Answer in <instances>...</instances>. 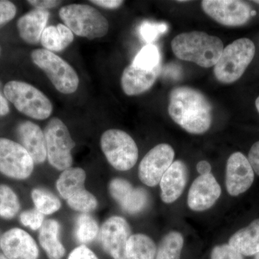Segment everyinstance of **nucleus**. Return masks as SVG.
Segmentation results:
<instances>
[{"mask_svg": "<svg viewBox=\"0 0 259 259\" xmlns=\"http://www.w3.org/2000/svg\"><path fill=\"white\" fill-rule=\"evenodd\" d=\"M31 59L32 62L47 74L59 93L70 95L77 90L79 83L77 73L60 56L40 49L32 51Z\"/></svg>", "mask_w": 259, "mask_h": 259, "instance_id": "nucleus-6", "label": "nucleus"}, {"mask_svg": "<svg viewBox=\"0 0 259 259\" xmlns=\"http://www.w3.org/2000/svg\"><path fill=\"white\" fill-rule=\"evenodd\" d=\"M183 245L182 235L177 231L170 232L161 240L156 259H180Z\"/></svg>", "mask_w": 259, "mask_h": 259, "instance_id": "nucleus-27", "label": "nucleus"}, {"mask_svg": "<svg viewBox=\"0 0 259 259\" xmlns=\"http://www.w3.org/2000/svg\"><path fill=\"white\" fill-rule=\"evenodd\" d=\"M221 187L212 174L200 175L194 181L189 191L187 204L196 212L212 207L221 195Z\"/></svg>", "mask_w": 259, "mask_h": 259, "instance_id": "nucleus-16", "label": "nucleus"}, {"mask_svg": "<svg viewBox=\"0 0 259 259\" xmlns=\"http://www.w3.org/2000/svg\"><path fill=\"white\" fill-rule=\"evenodd\" d=\"M255 259H259V252L256 255H255Z\"/></svg>", "mask_w": 259, "mask_h": 259, "instance_id": "nucleus-44", "label": "nucleus"}, {"mask_svg": "<svg viewBox=\"0 0 259 259\" xmlns=\"http://www.w3.org/2000/svg\"><path fill=\"white\" fill-rule=\"evenodd\" d=\"M16 134L20 144L28 151L34 163L40 164L47 160L45 136L37 124L31 121H23L17 127Z\"/></svg>", "mask_w": 259, "mask_h": 259, "instance_id": "nucleus-17", "label": "nucleus"}, {"mask_svg": "<svg viewBox=\"0 0 259 259\" xmlns=\"http://www.w3.org/2000/svg\"><path fill=\"white\" fill-rule=\"evenodd\" d=\"M74 33L64 24L48 26L42 32L40 42L44 49L51 52H61L74 40Z\"/></svg>", "mask_w": 259, "mask_h": 259, "instance_id": "nucleus-23", "label": "nucleus"}, {"mask_svg": "<svg viewBox=\"0 0 259 259\" xmlns=\"http://www.w3.org/2000/svg\"><path fill=\"white\" fill-rule=\"evenodd\" d=\"M59 16L73 33L89 40L104 37L108 32L107 19L88 5H66L59 10Z\"/></svg>", "mask_w": 259, "mask_h": 259, "instance_id": "nucleus-4", "label": "nucleus"}, {"mask_svg": "<svg viewBox=\"0 0 259 259\" xmlns=\"http://www.w3.org/2000/svg\"><path fill=\"white\" fill-rule=\"evenodd\" d=\"M255 107H256L257 110H258L259 113V96L257 97L256 100L255 102Z\"/></svg>", "mask_w": 259, "mask_h": 259, "instance_id": "nucleus-42", "label": "nucleus"}, {"mask_svg": "<svg viewBox=\"0 0 259 259\" xmlns=\"http://www.w3.org/2000/svg\"><path fill=\"white\" fill-rule=\"evenodd\" d=\"M49 15L48 10L33 9L19 19L17 27L24 41L29 44H37L40 41Z\"/></svg>", "mask_w": 259, "mask_h": 259, "instance_id": "nucleus-20", "label": "nucleus"}, {"mask_svg": "<svg viewBox=\"0 0 259 259\" xmlns=\"http://www.w3.org/2000/svg\"><path fill=\"white\" fill-rule=\"evenodd\" d=\"M188 180V169L183 161L173 162L160 182L161 198L165 203H173L185 190Z\"/></svg>", "mask_w": 259, "mask_h": 259, "instance_id": "nucleus-19", "label": "nucleus"}, {"mask_svg": "<svg viewBox=\"0 0 259 259\" xmlns=\"http://www.w3.org/2000/svg\"><path fill=\"white\" fill-rule=\"evenodd\" d=\"M248 159L253 171L259 176V141L255 142L250 148Z\"/></svg>", "mask_w": 259, "mask_h": 259, "instance_id": "nucleus-37", "label": "nucleus"}, {"mask_svg": "<svg viewBox=\"0 0 259 259\" xmlns=\"http://www.w3.org/2000/svg\"><path fill=\"white\" fill-rule=\"evenodd\" d=\"M172 120L189 134H203L210 128L212 107L203 93L190 87L171 90L168 106Z\"/></svg>", "mask_w": 259, "mask_h": 259, "instance_id": "nucleus-1", "label": "nucleus"}, {"mask_svg": "<svg viewBox=\"0 0 259 259\" xmlns=\"http://www.w3.org/2000/svg\"><path fill=\"white\" fill-rule=\"evenodd\" d=\"M44 133L48 161L51 166L62 171L71 167V151L75 147V143L64 122L58 117H53L48 122Z\"/></svg>", "mask_w": 259, "mask_h": 259, "instance_id": "nucleus-8", "label": "nucleus"}, {"mask_svg": "<svg viewBox=\"0 0 259 259\" xmlns=\"http://www.w3.org/2000/svg\"><path fill=\"white\" fill-rule=\"evenodd\" d=\"M28 3L35 9L47 10L59 6L62 2L57 0H29Z\"/></svg>", "mask_w": 259, "mask_h": 259, "instance_id": "nucleus-38", "label": "nucleus"}, {"mask_svg": "<svg viewBox=\"0 0 259 259\" xmlns=\"http://www.w3.org/2000/svg\"><path fill=\"white\" fill-rule=\"evenodd\" d=\"M175 150L170 145L158 144L150 150L139 167L140 180L148 187H155L161 182L174 162Z\"/></svg>", "mask_w": 259, "mask_h": 259, "instance_id": "nucleus-11", "label": "nucleus"}, {"mask_svg": "<svg viewBox=\"0 0 259 259\" xmlns=\"http://www.w3.org/2000/svg\"><path fill=\"white\" fill-rule=\"evenodd\" d=\"M171 49L181 60L210 68L217 64L224 46L220 37L204 32L192 31L177 35L172 40Z\"/></svg>", "mask_w": 259, "mask_h": 259, "instance_id": "nucleus-2", "label": "nucleus"}, {"mask_svg": "<svg viewBox=\"0 0 259 259\" xmlns=\"http://www.w3.org/2000/svg\"><path fill=\"white\" fill-rule=\"evenodd\" d=\"M31 156L18 143L0 138V173L14 180L29 178L34 169Z\"/></svg>", "mask_w": 259, "mask_h": 259, "instance_id": "nucleus-9", "label": "nucleus"}, {"mask_svg": "<svg viewBox=\"0 0 259 259\" xmlns=\"http://www.w3.org/2000/svg\"><path fill=\"white\" fill-rule=\"evenodd\" d=\"M67 259H99L96 254L87 247L81 245L76 247L70 253Z\"/></svg>", "mask_w": 259, "mask_h": 259, "instance_id": "nucleus-36", "label": "nucleus"}, {"mask_svg": "<svg viewBox=\"0 0 259 259\" xmlns=\"http://www.w3.org/2000/svg\"><path fill=\"white\" fill-rule=\"evenodd\" d=\"M131 236V227L125 218L112 216L102 226V248L113 259H127L126 247Z\"/></svg>", "mask_w": 259, "mask_h": 259, "instance_id": "nucleus-12", "label": "nucleus"}, {"mask_svg": "<svg viewBox=\"0 0 259 259\" xmlns=\"http://www.w3.org/2000/svg\"><path fill=\"white\" fill-rule=\"evenodd\" d=\"M16 13V6L12 2L0 0V28L11 21Z\"/></svg>", "mask_w": 259, "mask_h": 259, "instance_id": "nucleus-35", "label": "nucleus"}, {"mask_svg": "<svg viewBox=\"0 0 259 259\" xmlns=\"http://www.w3.org/2000/svg\"><path fill=\"white\" fill-rule=\"evenodd\" d=\"M211 259H243V257L229 244H223L213 248Z\"/></svg>", "mask_w": 259, "mask_h": 259, "instance_id": "nucleus-34", "label": "nucleus"}, {"mask_svg": "<svg viewBox=\"0 0 259 259\" xmlns=\"http://www.w3.org/2000/svg\"><path fill=\"white\" fill-rule=\"evenodd\" d=\"M1 88H2V83L0 82V89H1Z\"/></svg>", "mask_w": 259, "mask_h": 259, "instance_id": "nucleus-46", "label": "nucleus"}, {"mask_svg": "<svg viewBox=\"0 0 259 259\" xmlns=\"http://www.w3.org/2000/svg\"><path fill=\"white\" fill-rule=\"evenodd\" d=\"M31 197L35 208L44 215L54 214L61 208L60 199L48 190L41 188L33 189Z\"/></svg>", "mask_w": 259, "mask_h": 259, "instance_id": "nucleus-28", "label": "nucleus"}, {"mask_svg": "<svg viewBox=\"0 0 259 259\" xmlns=\"http://www.w3.org/2000/svg\"><path fill=\"white\" fill-rule=\"evenodd\" d=\"M20 209L18 195L9 186L0 185V217L13 219Z\"/></svg>", "mask_w": 259, "mask_h": 259, "instance_id": "nucleus-29", "label": "nucleus"}, {"mask_svg": "<svg viewBox=\"0 0 259 259\" xmlns=\"http://www.w3.org/2000/svg\"><path fill=\"white\" fill-rule=\"evenodd\" d=\"M90 3L101 7V8H106V9L115 10L120 8L121 5L123 4L124 1L121 0H91Z\"/></svg>", "mask_w": 259, "mask_h": 259, "instance_id": "nucleus-39", "label": "nucleus"}, {"mask_svg": "<svg viewBox=\"0 0 259 259\" xmlns=\"http://www.w3.org/2000/svg\"><path fill=\"white\" fill-rule=\"evenodd\" d=\"M254 171L248 158L241 152L231 155L226 166V188L230 195L244 193L253 185Z\"/></svg>", "mask_w": 259, "mask_h": 259, "instance_id": "nucleus-14", "label": "nucleus"}, {"mask_svg": "<svg viewBox=\"0 0 259 259\" xmlns=\"http://www.w3.org/2000/svg\"><path fill=\"white\" fill-rule=\"evenodd\" d=\"M4 94L19 112L35 120L49 118L53 112L51 100L40 90L23 81H11L5 84Z\"/></svg>", "mask_w": 259, "mask_h": 259, "instance_id": "nucleus-5", "label": "nucleus"}, {"mask_svg": "<svg viewBox=\"0 0 259 259\" xmlns=\"http://www.w3.org/2000/svg\"><path fill=\"white\" fill-rule=\"evenodd\" d=\"M20 223L32 231L40 230L44 223V215L35 208L23 211L20 215Z\"/></svg>", "mask_w": 259, "mask_h": 259, "instance_id": "nucleus-33", "label": "nucleus"}, {"mask_svg": "<svg viewBox=\"0 0 259 259\" xmlns=\"http://www.w3.org/2000/svg\"><path fill=\"white\" fill-rule=\"evenodd\" d=\"M228 244L241 255H256L259 252V218L237 231L230 238Z\"/></svg>", "mask_w": 259, "mask_h": 259, "instance_id": "nucleus-22", "label": "nucleus"}, {"mask_svg": "<svg viewBox=\"0 0 259 259\" xmlns=\"http://www.w3.org/2000/svg\"><path fill=\"white\" fill-rule=\"evenodd\" d=\"M66 201L70 208L81 213L93 212L98 206V202L93 194L86 189L79 191Z\"/></svg>", "mask_w": 259, "mask_h": 259, "instance_id": "nucleus-31", "label": "nucleus"}, {"mask_svg": "<svg viewBox=\"0 0 259 259\" xmlns=\"http://www.w3.org/2000/svg\"><path fill=\"white\" fill-rule=\"evenodd\" d=\"M108 190L114 200L128 214L142 212L149 203L147 191L142 187H134L124 179L115 178L110 181Z\"/></svg>", "mask_w": 259, "mask_h": 259, "instance_id": "nucleus-13", "label": "nucleus"}, {"mask_svg": "<svg viewBox=\"0 0 259 259\" xmlns=\"http://www.w3.org/2000/svg\"><path fill=\"white\" fill-rule=\"evenodd\" d=\"M100 146L107 161L118 171H128L137 163L139 148L133 138L125 131L107 130L102 134Z\"/></svg>", "mask_w": 259, "mask_h": 259, "instance_id": "nucleus-7", "label": "nucleus"}, {"mask_svg": "<svg viewBox=\"0 0 259 259\" xmlns=\"http://www.w3.org/2000/svg\"><path fill=\"white\" fill-rule=\"evenodd\" d=\"M9 112L10 107L8 100L0 93V117L8 115Z\"/></svg>", "mask_w": 259, "mask_h": 259, "instance_id": "nucleus-41", "label": "nucleus"}, {"mask_svg": "<svg viewBox=\"0 0 259 259\" xmlns=\"http://www.w3.org/2000/svg\"><path fill=\"white\" fill-rule=\"evenodd\" d=\"M201 5L206 14L225 26H242L252 15L250 5L238 0H203Z\"/></svg>", "mask_w": 259, "mask_h": 259, "instance_id": "nucleus-10", "label": "nucleus"}, {"mask_svg": "<svg viewBox=\"0 0 259 259\" xmlns=\"http://www.w3.org/2000/svg\"><path fill=\"white\" fill-rule=\"evenodd\" d=\"M0 248L8 259H37L38 247L33 238L20 228H12L0 238Z\"/></svg>", "mask_w": 259, "mask_h": 259, "instance_id": "nucleus-15", "label": "nucleus"}, {"mask_svg": "<svg viewBox=\"0 0 259 259\" xmlns=\"http://www.w3.org/2000/svg\"><path fill=\"white\" fill-rule=\"evenodd\" d=\"M0 259H8L3 253H0Z\"/></svg>", "mask_w": 259, "mask_h": 259, "instance_id": "nucleus-43", "label": "nucleus"}, {"mask_svg": "<svg viewBox=\"0 0 259 259\" xmlns=\"http://www.w3.org/2000/svg\"><path fill=\"white\" fill-rule=\"evenodd\" d=\"M0 54H1V47H0Z\"/></svg>", "mask_w": 259, "mask_h": 259, "instance_id": "nucleus-47", "label": "nucleus"}, {"mask_svg": "<svg viewBox=\"0 0 259 259\" xmlns=\"http://www.w3.org/2000/svg\"><path fill=\"white\" fill-rule=\"evenodd\" d=\"M156 245L150 237L146 235H132L130 237L126 247L127 259H155Z\"/></svg>", "mask_w": 259, "mask_h": 259, "instance_id": "nucleus-25", "label": "nucleus"}, {"mask_svg": "<svg viewBox=\"0 0 259 259\" xmlns=\"http://www.w3.org/2000/svg\"><path fill=\"white\" fill-rule=\"evenodd\" d=\"M99 233V226L96 220L88 213H81L75 222L74 236L80 243L87 244L96 238Z\"/></svg>", "mask_w": 259, "mask_h": 259, "instance_id": "nucleus-26", "label": "nucleus"}, {"mask_svg": "<svg viewBox=\"0 0 259 259\" xmlns=\"http://www.w3.org/2000/svg\"><path fill=\"white\" fill-rule=\"evenodd\" d=\"M161 64V56L159 49L153 44H146L135 56L133 66L139 69L151 70Z\"/></svg>", "mask_w": 259, "mask_h": 259, "instance_id": "nucleus-30", "label": "nucleus"}, {"mask_svg": "<svg viewBox=\"0 0 259 259\" xmlns=\"http://www.w3.org/2000/svg\"><path fill=\"white\" fill-rule=\"evenodd\" d=\"M161 64L151 70H144L129 65L121 76V87L127 96H136L148 91L161 74Z\"/></svg>", "mask_w": 259, "mask_h": 259, "instance_id": "nucleus-18", "label": "nucleus"}, {"mask_svg": "<svg viewBox=\"0 0 259 259\" xmlns=\"http://www.w3.org/2000/svg\"><path fill=\"white\" fill-rule=\"evenodd\" d=\"M86 172L79 167H69L64 170L56 181V190L66 200L84 189Z\"/></svg>", "mask_w": 259, "mask_h": 259, "instance_id": "nucleus-24", "label": "nucleus"}, {"mask_svg": "<svg viewBox=\"0 0 259 259\" xmlns=\"http://www.w3.org/2000/svg\"><path fill=\"white\" fill-rule=\"evenodd\" d=\"M255 3H257V4H259V1H254Z\"/></svg>", "mask_w": 259, "mask_h": 259, "instance_id": "nucleus-45", "label": "nucleus"}, {"mask_svg": "<svg viewBox=\"0 0 259 259\" xmlns=\"http://www.w3.org/2000/svg\"><path fill=\"white\" fill-rule=\"evenodd\" d=\"M167 30V25L163 23H152L145 21L139 28V33L148 44L155 41L163 32Z\"/></svg>", "mask_w": 259, "mask_h": 259, "instance_id": "nucleus-32", "label": "nucleus"}, {"mask_svg": "<svg viewBox=\"0 0 259 259\" xmlns=\"http://www.w3.org/2000/svg\"><path fill=\"white\" fill-rule=\"evenodd\" d=\"M60 228L57 221L48 219L39 230V243L49 259H61L66 253L64 245L59 239Z\"/></svg>", "mask_w": 259, "mask_h": 259, "instance_id": "nucleus-21", "label": "nucleus"}, {"mask_svg": "<svg viewBox=\"0 0 259 259\" xmlns=\"http://www.w3.org/2000/svg\"><path fill=\"white\" fill-rule=\"evenodd\" d=\"M197 171L200 175H207L209 174H211V170H212V167L209 164V162L207 161H201L198 162L197 164Z\"/></svg>", "mask_w": 259, "mask_h": 259, "instance_id": "nucleus-40", "label": "nucleus"}, {"mask_svg": "<svg viewBox=\"0 0 259 259\" xmlns=\"http://www.w3.org/2000/svg\"><path fill=\"white\" fill-rule=\"evenodd\" d=\"M255 53L254 44L247 37L237 39L227 46L214 66L216 79L223 83L238 81L253 61Z\"/></svg>", "mask_w": 259, "mask_h": 259, "instance_id": "nucleus-3", "label": "nucleus"}]
</instances>
